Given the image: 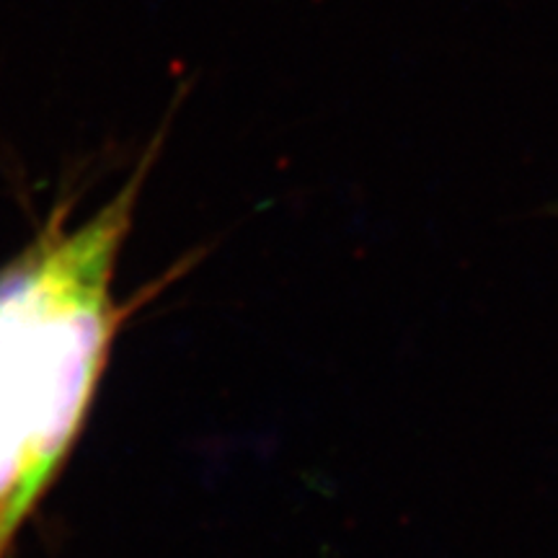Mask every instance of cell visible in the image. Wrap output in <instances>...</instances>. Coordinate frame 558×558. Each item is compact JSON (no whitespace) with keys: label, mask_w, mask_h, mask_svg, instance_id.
<instances>
[{"label":"cell","mask_w":558,"mask_h":558,"mask_svg":"<svg viewBox=\"0 0 558 558\" xmlns=\"http://www.w3.org/2000/svg\"><path fill=\"white\" fill-rule=\"evenodd\" d=\"M0 558H5V550H3V546H0Z\"/></svg>","instance_id":"2"},{"label":"cell","mask_w":558,"mask_h":558,"mask_svg":"<svg viewBox=\"0 0 558 558\" xmlns=\"http://www.w3.org/2000/svg\"><path fill=\"white\" fill-rule=\"evenodd\" d=\"M88 222L68 228L62 205L0 269V546L58 478L81 435L128 311L111 279L143 179L156 156Z\"/></svg>","instance_id":"1"}]
</instances>
